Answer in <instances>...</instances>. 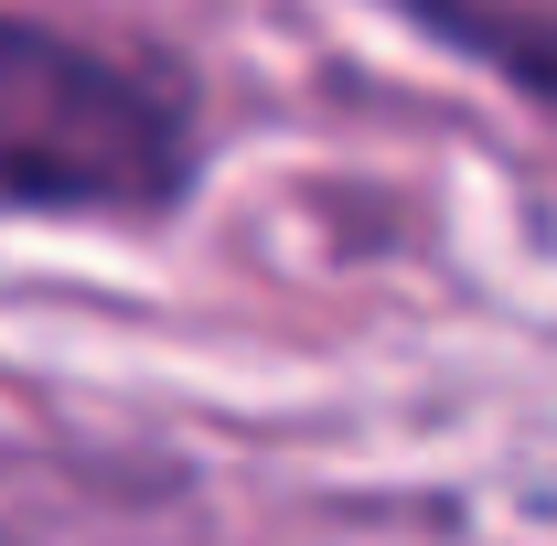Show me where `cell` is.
<instances>
[{
  "instance_id": "cell-1",
  "label": "cell",
  "mask_w": 557,
  "mask_h": 546,
  "mask_svg": "<svg viewBox=\"0 0 557 546\" xmlns=\"http://www.w3.org/2000/svg\"><path fill=\"white\" fill-rule=\"evenodd\" d=\"M194 172L183 108L44 22H0V214H161Z\"/></svg>"
}]
</instances>
